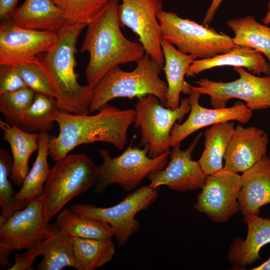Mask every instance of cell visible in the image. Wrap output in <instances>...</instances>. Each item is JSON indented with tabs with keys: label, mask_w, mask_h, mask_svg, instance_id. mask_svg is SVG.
Listing matches in <instances>:
<instances>
[{
	"label": "cell",
	"mask_w": 270,
	"mask_h": 270,
	"mask_svg": "<svg viewBox=\"0 0 270 270\" xmlns=\"http://www.w3.org/2000/svg\"><path fill=\"white\" fill-rule=\"evenodd\" d=\"M135 118L134 109L120 110L108 104L94 115L60 112L56 120L60 132L58 136H50L48 156L56 162L78 146L97 142L112 144L122 150Z\"/></svg>",
	"instance_id": "obj_1"
},
{
	"label": "cell",
	"mask_w": 270,
	"mask_h": 270,
	"mask_svg": "<svg viewBox=\"0 0 270 270\" xmlns=\"http://www.w3.org/2000/svg\"><path fill=\"white\" fill-rule=\"evenodd\" d=\"M120 2L110 0L87 26L80 52L89 55L85 78L92 88L112 68L136 62L146 54L139 42L130 40L122 32L118 14Z\"/></svg>",
	"instance_id": "obj_2"
},
{
	"label": "cell",
	"mask_w": 270,
	"mask_h": 270,
	"mask_svg": "<svg viewBox=\"0 0 270 270\" xmlns=\"http://www.w3.org/2000/svg\"><path fill=\"white\" fill-rule=\"evenodd\" d=\"M87 26L68 23L57 32L54 46L40 55L38 63L46 75L60 110L76 114H88L93 88L79 84L76 54L78 37Z\"/></svg>",
	"instance_id": "obj_3"
},
{
	"label": "cell",
	"mask_w": 270,
	"mask_h": 270,
	"mask_svg": "<svg viewBox=\"0 0 270 270\" xmlns=\"http://www.w3.org/2000/svg\"><path fill=\"white\" fill-rule=\"evenodd\" d=\"M136 64L132 71H124L118 66L102 78L92 90L90 112L100 110L118 98H131L147 94L155 96L165 106L168 84L160 78L163 68L146 54Z\"/></svg>",
	"instance_id": "obj_4"
},
{
	"label": "cell",
	"mask_w": 270,
	"mask_h": 270,
	"mask_svg": "<svg viewBox=\"0 0 270 270\" xmlns=\"http://www.w3.org/2000/svg\"><path fill=\"white\" fill-rule=\"evenodd\" d=\"M98 170L83 154H68L50 168L42 198L50 221L73 198L95 185Z\"/></svg>",
	"instance_id": "obj_5"
},
{
	"label": "cell",
	"mask_w": 270,
	"mask_h": 270,
	"mask_svg": "<svg viewBox=\"0 0 270 270\" xmlns=\"http://www.w3.org/2000/svg\"><path fill=\"white\" fill-rule=\"evenodd\" d=\"M157 18L162 39L179 51L194 56L197 59H207L226 53L238 46L228 34L200 24L176 13L160 10Z\"/></svg>",
	"instance_id": "obj_6"
},
{
	"label": "cell",
	"mask_w": 270,
	"mask_h": 270,
	"mask_svg": "<svg viewBox=\"0 0 270 270\" xmlns=\"http://www.w3.org/2000/svg\"><path fill=\"white\" fill-rule=\"evenodd\" d=\"M98 153L103 162L97 166L95 192L100 194L113 184L119 186L125 192L135 189L150 174L166 166L170 150L154 158L148 156L144 148L131 146L115 158L104 148H100Z\"/></svg>",
	"instance_id": "obj_7"
},
{
	"label": "cell",
	"mask_w": 270,
	"mask_h": 270,
	"mask_svg": "<svg viewBox=\"0 0 270 270\" xmlns=\"http://www.w3.org/2000/svg\"><path fill=\"white\" fill-rule=\"evenodd\" d=\"M188 98H180L175 109L164 106L153 94L138 98L134 106V126L140 134V146L144 147L148 156L157 157L170 148V132L176 121H181L190 112Z\"/></svg>",
	"instance_id": "obj_8"
},
{
	"label": "cell",
	"mask_w": 270,
	"mask_h": 270,
	"mask_svg": "<svg viewBox=\"0 0 270 270\" xmlns=\"http://www.w3.org/2000/svg\"><path fill=\"white\" fill-rule=\"evenodd\" d=\"M50 222L41 196L0 224V268L12 266L8 258L12 250L36 248L48 237L54 231Z\"/></svg>",
	"instance_id": "obj_9"
},
{
	"label": "cell",
	"mask_w": 270,
	"mask_h": 270,
	"mask_svg": "<svg viewBox=\"0 0 270 270\" xmlns=\"http://www.w3.org/2000/svg\"><path fill=\"white\" fill-rule=\"evenodd\" d=\"M158 194V188L142 186L112 206L101 208L90 204H74L70 208L80 216L107 222L114 230L117 244L123 246L140 229V222L136 218V214L154 202Z\"/></svg>",
	"instance_id": "obj_10"
},
{
	"label": "cell",
	"mask_w": 270,
	"mask_h": 270,
	"mask_svg": "<svg viewBox=\"0 0 270 270\" xmlns=\"http://www.w3.org/2000/svg\"><path fill=\"white\" fill-rule=\"evenodd\" d=\"M239 77L228 82H216L208 78L190 84L191 90L210 96L214 108L226 107L228 100L238 98L244 101L252 110L270 108V74L264 76L254 74L242 67H234Z\"/></svg>",
	"instance_id": "obj_11"
},
{
	"label": "cell",
	"mask_w": 270,
	"mask_h": 270,
	"mask_svg": "<svg viewBox=\"0 0 270 270\" xmlns=\"http://www.w3.org/2000/svg\"><path fill=\"white\" fill-rule=\"evenodd\" d=\"M118 10L121 27L130 29L138 38L146 54L162 68L161 28L157 14L163 10L162 0H120Z\"/></svg>",
	"instance_id": "obj_12"
},
{
	"label": "cell",
	"mask_w": 270,
	"mask_h": 270,
	"mask_svg": "<svg viewBox=\"0 0 270 270\" xmlns=\"http://www.w3.org/2000/svg\"><path fill=\"white\" fill-rule=\"evenodd\" d=\"M57 32L22 28L10 18L0 26V65L37 62L54 44Z\"/></svg>",
	"instance_id": "obj_13"
},
{
	"label": "cell",
	"mask_w": 270,
	"mask_h": 270,
	"mask_svg": "<svg viewBox=\"0 0 270 270\" xmlns=\"http://www.w3.org/2000/svg\"><path fill=\"white\" fill-rule=\"evenodd\" d=\"M241 186V175L230 170L223 168L207 176L194 208L214 222H226L240 210Z\"/></svg>",
	"instance_id": "obj_14"
},
{
	"label": "cell",
	"mask_w": 270,
	"mask_h": 270,
	"mask_svg": "<svg viewBox=\"0 0 270 270\" xmlns=\"http://www.w3.org/2000/svg\"><path fill=\"white\" fill-rule=\"evenodd\" d=\"M182 92L188 95L190 114L183 123L176 122L174 124L170 132V148L181 144L186 138L203 128L233 120L245 124L252 116V110L241 102L228 108H208L202 106L199 104L202 94L191 90L190 84L187 82Z\"/></svg>",
	"instance_id": "obj_15"
},
{
	"label": "cell",
	"mask_w": 270,
	"mask_h": 270,
	"mask_svg": "<svg viewBox=\"0 0 270 270\" xmlns=\"http://www.w3.org/2000/svg\"><path fill=\"white\" fill-rule=\"evenodd\" d=\"M202 136L200 132L186 150L180 149V144L172 148L166 166L148 177L150 180L148 186L156 189L161 186H166L172 190L181 192L202 189L207 176L198 161L192 158V153Z\"/></svg>",
	"instance_id": "obj_16"
},
{
	"label": "cell",
	"mask_w": 270,
	"mask_h": 270,
	"mask_svg": "<svg viewBox=\"0 0 270 270\" xmlns=\"http://www.w3.org/2000/svg\"><path fill=\"white\" fill-rule=\"evenodd\" d=\"M268 137L255 126L237 125L224 157V169L244 172L266 156Z\"/></svg>",
	"instance_id": "obj_17"
},
{
	"label": "cell",
	"mask_w": 270,
	"mask_h": 270,
	"mask_svg": "<svg viewBox=\"0 0 270 270\" xmlns=\"http://www.w3.org/2000/svg\"><path fill=\"white\" fill-rule=\"evenodd\" d=\"M248 226L246 238H236L231 244L228 254L233 269L244 270L260 258V252L264 245L270 243V220L257 214L244 216Z\"/></svg>",
	"instance_id": "obj_18"
},
{
	"label": "cell",
	"mask_w": 270,
	"mask_h": 270,
	"mask_svg": "<svg viewBox=\"0 0 270 270\" xmlns=\"http://www.w3.org/2000/svg\"><path fill=\"white\" fill-rule=\"evenodd\" d=\"M238 201L244 216L258 214L270 204V158L265 156L242 172Z\"/></svg>",
	"instance_id": "obj_19"
},
{
	"label": "cell",
	"mask_w": 270,
	"mask_h": 270,
	"mask_svg": "<svg viewBox=\"0 0 270 270\" xmlns=\"http://www.w3.org/2000/svg\"><path fill=\"white\" fill-rule=\"evenodd\" d=\"M224 66L244 68L257 76L270 74V63L264 55L248 47L236 46L210 58L195 60L190 66L186 76H194L206 70Z\"/></svg>",
	"instance_id": "obj_20"
},
{
	"label": "cell",
	"mask_w": 270,
	"mask_h": 270,
	"mask_svg": "<svg viewBox=\"0 0 270 270\" xmlns=\"http://www.w3.org/2000/svg\"><path fill=\"white\" fill-rule=\"evenodd\" d=\"M10 18L24 28L56 32L69 23L52 0H24Z\"/></svg>",
	"instance_id": "obj_21"
},
{
	"label": "cell",
	"mask_w": 270,
	"mask_h": 270,
	"mask_svg": "<svg viewBox=\"0 0 270 270\" xmlns=\"http://www.w3.org/2000/svg\"><path fill=\"white\" fill-rule=\"evenodd\" d=\"M0 127L3 132V139L8 143L12 154L13 162L10 179L16 186H22L29 172V158L38 148V134L26 132L2 119Z\"/></svg>",
	"instance_id": "obj_22"
},
{
	"label": "cell",
	"mask_w": 270,
	"mask_h": 270,
	"mask_svg": "<svg viewBox=\"0 0 270 270\" xmlns=\"http://www.w3.org/2000/svg\"><path fill=\"white\" fill-rule=\"evenodd\" d=\"M161 45L164 58L163 70L168 84L164 106L175 109L180 104V94L186 82L184 76L186 72L192 62L197 58L194 55L179 51L174 46L163 39Z\"/></svg>",
	"instance_id": "obj_23"
},
{
	"label": "cell",
	"mask_w": 270,
	"mask_h": 270,
	"mask_svg": "<svg viewBox=\"0 0 270 270\" xmlns=\"http://www.w3.org/2000/svg\"><path fill=\"white\" fill-rule=\"evenodd\" d=\"M38 250L43 258L36 270H60L72 267L83 270L74 257L72 238L55 226L53 232L40 243Z\"/></svg>",
	"instance_id": "obj_24"
},
{
	"label": "cell",
	"mask_w": 270,
	"mask_h": 270,
	"mask_svg": "<svg viewBox=\"0 0 270 270\" xmlns=\"http://www.w3.org/2000/svg\"><path fill=\"white\" fill-rule=\"evenodd\" d=\"M235 128L232 121L213 124L204 133V148L198 160L207 176L224 168L222 160Z\"/></svg>",
	"instance_id": "obj_25"
},
{
	"label": "cell",
	"mask_w": 270,
	"mask_h": 270,
	"mask_svg": "<svg viewBox=\"0 0 270 270\" xmlns=\"http://www.w3.org/2000/svg\"><path fill=\"white\" fill-rule=\"evenodd\" d=\"M50 136L48 132L38 133V148L35 161L21 188L15 194V198L25 206L42 195L43 187L50 170L48 156Z\"/></svg>",
	"instance_id": "obj_26"
},
{
	"label": "cell",
	"mask_w": 270,
	"mask_h": 270,
	"mask_svg": "<svg viewBox=\"0 0 270 270\" xmlns=\"http://www.w3.org/2000/svg\"><path fill=\"white\" fill-rule=\"evenodd\" d=\"M227 26L234 32V44L262 53L270 63V27L256 21L253 16L228 20Z\"/></svg>",
	"instance_id": "obj_27"
},
{
	"label": "cell",
	"mask_w": 270,
	"mask_h": 270,
	"mask_svg": "<svg viewBox=\"0 0 270 270\" xmlns=\"http://www.w3.org/2000/svg\"><path fill=\"white\" fill-rule=\"evenodd\" d=\"M54 226L71 237L102 239L114 236V230L107 222L80 216L68 208L58 213Z\"/></svg>",
	"instance_id": "obj_28"
},
{
	"label": "cell",
	"mask_w": 270,
	"mask_h": 270,
	"mask_svg": "<svg viewBox=\"0 0 270 270\" xmlns=\"http://www.w3.org/2000/svg\"><path fill=\"white\" fill-rule=\"evenodd\" d=\"M72 238L74 257L83 270H94L102 266L112 260L115 254L112 238Z\"/></svg>",
	"instance_id": "obj_29"
},
{
	"label": "cell",
	"mask_w": 270,
	"mask_h": 270,
	"mask_svg": "<svg viewBox=\"0 0 270 270\" xmlns=\"http://www.w3.org/2000/svg\"><path fill=\"white\" fill-rule=\"evenodd\" d=\"M60 112L58 102L54 97L36 94L21 128L28 132H49L54 128Z\"/></svg>",
	"instance_id": "obj_30"
},
{
	"label": "cell",
	"mask_w": 270,
	"mask_h": 270,
	"mask_svg": "<svg viewBox=\"0 0 270 270\" xmlns=\"http://www.w3.org/2000/svg\"><path fill=\"white\" fill-rule=\"evenodd\" d=\"M36 94L28 87L0 94V112L4 121L10 126L21 128Z\"/></svg>",
	"instance_id": "obj_31"
},
{
	"label": "cell",
	"mask_w": 270,
	"mask_h": 270,
	"mask_svg": "<svg viewBox=\"0 0 270 270\" xmlns=\"http://www.w3.org/2000/svg\"><path fill=\"white\" fill-rule=\"evenodd\" d=\"M12 158L4 148H0V224L4 222L16 212L26 208L15 198V193L10 182V175Z\"/></svg>",
	"instance_id": "obj_32"
},
{
	"label": "cell",
	"mask_w": 270,
	"mask_h": 270,
	"mask_svg": "<svg viewBox=\"0 0 270 270\" xmlns=\"http://www.w3.org/2000/svg\"><path fill=\"white\" fill-rule=\"evenodd\" d=\"M62 10L70 24L86 26L110 0H52Z\"/></svg>",
	"instance_id": "obj_33"
},
{
	"label": "cell",
	"mask_w": 270,
	"mask_h": 270,
	"mask_svg": "<svg viewBox=\"0 0 270 270\" xmlns=\"http://www.w3.org/2000/svg\"><path fill=\"white\" fill-rule=\"evenodd\" d=\"M27 86L36 94L54 98V94L44 71L38 62L16 65Z\"/></svg>",
	"instance_id": "obj_34"
},
{
	"label": "cell",
	"mask_w": 270,
	"mask_h": 270,
	"mask_svg": "<svg viewBox=\"0 0 270 270\" xmlns=\"http://www.w3.org/2000/svg\"><path fill=\"white\" fill-rule=\"evenodd\" d=\"M26 87L16 65H0V94Z\"/></svg>",
	"instance_id": "obj_35"
},
{
	"label": "cell",
	"mask_w": 270,
	"mask_h": 270,
	"mask_svg": "<svg viewBox=\"0 0 270 270\" xmlns=\"http://www.w3.org/2000/svg\"><path fill=\"white\" fill-rule=\"evenodd\" d=\"M40 246V245H39ZM38 246L26 250L20 254H14V262L8 270H33V264L40 255Z\"/></svg>",
	"instance_id": "obj_36"
},
{
	"label": "cell",
	"mask_w": 270,
	"mask_h": 270,
	"mask_svg": "<svg viewBox=\"0 0 270 270\" xmlns=\"http://www.w3.org/2000/svg\"><path fill=\"white\" fill-rule=\"evenodd\" d=\"M18 0H0V19L6 20L11 18L18 7Z\"/></svg>",
	"instance_id": "obj_37"
},
{
	"label": "cell",
	"mask_w": 270,
	"mask_h": 270,
	"mask_svg": "<svg viewBox=\"0 0 270 270\" xmlns=\"http://www.w3.org/2000/svg\"><path fill=\"white\" fill-rule=\"evenodd\" d=\"M223 0H212L202 20V24L209 26Z\"/></svg>",
	"instance_id": "obj_38"
},
{
	"label": "cell",
	"mask_w": 270,
	"mask_h": 270,
	"mask_svg": "<svg viewBox=\"0 0 270 270\" xmlns=\"http://www.w3.org/2000/svg\"><path fill=\"white\" fill-rule=\"evenodd\" d=\"M252 270H270V258L260 265L254 268Z\"/></svg>",
	"instance_id": "obj_39"
},
{
	"label": "cell",
	"mask_w": 270,
	"mask_h": 270,
	"mask_svg": "<svg viewBox=\"0 0 270 270\" xmlns=\"http://www.w3.org/2000/svg\"><path fill=\"white\" fill-rule=\"evenodd\" d=\"M262 22L266 25L270 24V0L268 1V11L266 12L265 16L262 18Z\"/></svg>",
	"instance_id": "obj_40"
},
{
	"label": "cell",
	"mask_w": 270,
	"mask_h": 270,
	"mask_svg": "<svg viewBox=\"0 0 270 270\" xmlns=\"http://www.w3.org/2000/svg\"></svg>",
	"instance_id": "obj_41"
}]
</instances>
